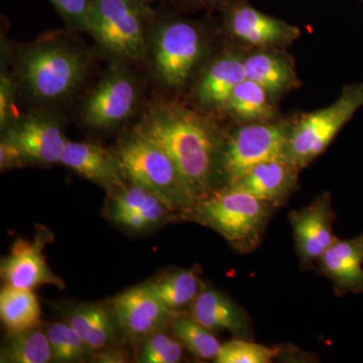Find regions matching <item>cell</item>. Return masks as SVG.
I'll return each mask as SVG.
<instances>
[{
  "mask_svg": "<svg viewBox=\"0 0 363 363\" xmlns=\"http://www.w3.org/2000/svg\"><path fill=\"white\" fill-rule=\"evenodd\" d=\"M135 133L171 157L197 201L214 192L220 147L213 124L205 117L182 105L162 102L150 107Z\"/></svg>",
  "mask_w": 363,
  "mask_h": 363,
  "instance_id": "1",
  "label": "cell"
},
{
  "mask_svg": "<svg viewBox=\"0 0 363 363\" xmlns=\"http://www.w3.org/2000/svg\"><path fill=\"white\" fill-rule=\"evenodd\" d=\"M272 206L227 186L196 202L192 208L199 221L220 233L238 252L247 253L259 247Z\"/></svg>",
  "mask_w": 363,
  "mask_h": 363,
  "instance_id": "2",
  "label": "cell"
},
{
  "mask_svg": "<svg viewBox=\"0 0 363 363\" xmlns=\"http://www.w3.org/2000/svg\"><path fill=\"white\" fill-rule=\"evenodd\" d=\"M21 74L26 89L43 102L61 101L77 89L87 71L82 52L62 42H44L23 52Z\"/></svg>",
  "mask_w": 363,
  "mask_h": 363,
  "instance_id": "3",
  "label": "cell"
},
{
  "mask_svg": "<svg viewBox=\"0 0 363 363\" xmlns=\"http://www.w3.org/2000/svg\"><path fill=\"white\" fill-rule=\"evenodd\" d=\"M116 155L128 180L149 189L171 209L190 210L197 202L180 169L156 143L135 133Z\"/></svg>",
  "mask_w": 363,
  "mask_h": 363,
  "instance_id": "4",
  "label": "cell"
},
{
  "mask_svg": "<svg viewBox=\"0 0 363 363\" xmlns=\"http://www.w3.org/2000/svg\"><path fill=\"white\" fill-rule=\"evenodd\" d=\"M363 106V83L344 87L336 101L298 119L288 131L286 156L298 169L322 154Z\"/></svg>",
  "mask_w": 363,
  "mask_h": 363,
  "instance_id": "5",
  "label": "cell"
},
{
  "mask_svg": "<svg viewBox=\"0 0 363 363\" xmlns=\"http://www.w3.org/2000/svg\"><path fill=\"white\" fill-rule=\"evenodd\" d=\"M88 33L116 58L136 61L145 55V26L138 0H90Z\"/></svg>",
  "mask_w": 363,
  "mask_h": 363,
  "instance_id": "6",
  "label": "cell"
},
{
  "mask_svg": "<svg viewBox=\"0 0 363 363\" xmlns=\"http://www.w3.org/2000/svg\"><path fill=\"white\" fill-rule=\"evenodd\" d=\"M288 130L279 124L252 123L238 128L226 143L222 168L228 185L262 162L286 156Z\"/></svg>",
  "mask_w": 363,
  "mask_h": 363,
  "instance_id": "7",
  "label": "cell"
},
{
  "mask_svg": "<svg viewBox=\"0 0 363 363\" xmlns=\"http://www.w3.org/2000/svg\"><path fill=\"white\" fill-rule=\"evenodd\" d=\"M204 52L199 28L187 21H172L160 28L155 39L154 61L164 84L179 87L194 70Z\"/></svg>",
  "mask_w": 363,
  "mask_h": 363,
  "instance_id": "8",
  "label": "cell"
},
{
  "mask_svg": "<svg viewBox=\"0 0 363 363\" xmlns=\"http://www.w3.org/2000/svg\"><path fill=\"white\" fill-rule=\"evenodd\" d=\"M138 100V86L130 74L112 71L90 93L83 105V119L97 130L116 128L130 118Z\"/></svg>",
  "mask_w": 363,
  "mask_h": 363,
  "instance_id": "9",
  "label": "cell"
},
{
  "mask_svg": "<svg viewBox=\"0 0 363 363\" xmlns=\"http://www.w3.org/2000/svg\"><path fill=\"white\" fill-rule=\"evenodd\" d=\"M334 219L335 213L332 209L330 194L327 192L317 197L309 206L290 212L289 220L303 269L319 262L338 240L333 233Z\"/></svg>",
  "mask_w": 363,
  "mask_h": 363,
  "instance_id": "10",
  "label": "cell"
},
{
  "mask_svg": "<svg viewBox=\"0 0 363 363\" xmlns=\"http://www.w3.org/2000/svg\"><path fill=\"white\" fill-rule=\"evenodd\" d=\"M4 138L20 150L26 162L45 164L61 162L68 143L58 119L45 112L25 117L9 128Z\"/></svg>",
  "mask_w": 363,
  "mask_h": 363,
  "instance_id": "11",
  "label": "cell"
},
{
  "mask_svg": "<svg viewBox=\"0 0 363 363\" xmlns=\"http://www.w3.org/2000/svg\"><path fill=\"white\" fill-rule=\"evenodd\" d=\"M116 323L133 339H145L171 323L174 317L150 284L133 286L113 301Z\"/></svg>",
  "mask_w": 363,
  "mask_h": 363,
  "instance_id": "12",
  "label": "cell"
},
{
  "mask_svg": "<svg viewBox=\"0 0 363 363\" xmlns=\"http://www.w3.org/2000/svg\"><path fill=\"white\" fill-rule=\"evenodd\" d=\"M60 164L107 190H118L128 179L117 155L91 143H67Z\"/></svg>",
  "mask_w": 363,
  "mask_h": 363,
  "instance_id": "13",
  "label": "cell"
},
{
  "mask_svg": "<svg viewBox=\"0 0 363 363\" xmlns=\"http://www.w3.org/2000/svg\"><path fill=\"white\" fill-rule=\"evenodd\" d=\"M228 26L236 39L260 49L286 47L301 35L296 26L247 6L233 9Z\"/></svg>",
  "mask_w": 363,
  "mask_h": 363,
  "instance_id": "14",
  "label": "cell"
},
{
  "mask_svg": "<svg viewBox=\"0 0 363 363\" xmlns=\"http://www.w3.org/2000/svg\"><path fill=\"white\" fill-rule=\"evenodd\" d=\"M298 171L288 156L279 157L253 167L228 186L279 206L296 190Z\"/></svg>",
  "mask_w": 363,
  "mask_h": 363,
  "instance_id": "15",
  "label": "cell"
},
{
  "mask_svg": "<svg viewBox=\"0 0 363 363\" xmlns=\"http://www.w3.org/2000/svg\"><path fill=\"white\" fill-rule=\"evenodd\" d=\"M319 271L333 281L335 293H363V233L337 240L318 262Z\"/></svg>",
  "mask_w": 363,
  "mask_h": 363,
  "instance_id": "16",
  "label": "cell"
},
{
  "mask_svg": "<svg viewBox=\"0 0 363 363\" xmlns=\"http://www.w3.org/2000/svg\"><path fill=\"white\" fill-rule=\"evenodd\" d=\"M191 316L211 332L229 331L247 337L252 331L247 313L220 291L203 285L191 304Z\"/></svg>",
  "mask_w": 363,
  "mask_h": 363,
  "instance_id": "17",
  "label": "cell"
},
{
  "mask_svg": "<svg viewBox=\"0 0 363 363\" xmlns=\"http://www.w3.org/2000/svg\"><path fill=\"white\" fill-rule=\"evenodd\" d=\"M1 274L7 285L26 290L43 285L63 286L48 267L39 245L25 240L13 243L9 257L2 262Z\"/></svg>",
  "mask_w": 363,
  "mask_h": 363,
  "instance_id": "18",
  "label": "cell"
},
{
  "mask_svg": "<svg viewBox=\"0 0 363 363\" xmlns=\"http://www.w3.org/2000/svg\"><path fill=\"white\" fill-rule=\"evenodd\" d=\"M247 79L245 59L225 55L213 62L203 74L196 89L198 99L208 106L225 107L234 89Z\"/></svg>",
  "mask_w": 363,
  "mask_h": 363,
  "instance_id": "19",
  "label": "cell"
},
{
  "mask_svg": "<svg viewBox=\"0 0 363 363\" xmlns=\"http://www.w3.org/2000/svg\"><path fill=\"white\" fill-rule=\"evenodd\" d=\"M247 79L264 87L269 96L293 89L298 81L297 74L288 57L274 49H264L245 58Z\"/></svg>",
  "mask_w": 363,
  "mask_h": 363,
  "instance_id": "20",
  "label": "cell"
},
{
  "mask_svg": "<svg viewBox=\"0 0 363 363\" xmlns=\"http://www.w3.org/2000/svg\"><path fill=\"white\" fill-rule=\"evenodd\" d=\"M113 315L101 305H81L69 315V324L92 350L111 345L116 336Z\"/></svg>",
  "mask_w": 363,
  "mask_h": 363,
  "instance_id": "21",
  "label": "cell"
},
{
  "mask_svg": "<svg viewBox=\"0 0 363 363\" xmlns=\"http://www.w3.org/2000/svg\"><path fill=\"white\" fill-rule=\"evenodd\" d=\"M0 317L11 332L37 328L40 308L32 290L7 285L0 293Z\"/></svg>",
  "mask_w": 363,
  "mask_h": 363,
  "instance_id": "22",
  "label": "cell"
},
{
  "mask_svg": "<svg viewBox=\"0 0 363 363\" xmlns=\"http://www.w3.org/2000/svg\"><path fill=\"white\" fill-rule=\"evenodd\" d=\"M271 98L264 87L245 79L234 89L224 108L242 121L262 123L274 114Z\"/></svg>",
  "mask_w": 363,
  "mask_h": 363,
  "instance_id": "23",
  "label": "cell"
},
{
  "mask_svg": "<svg viewBox=\"0 0 363 363\" xmlns=\"http://www.w3.org/2000/svg\"><path fill=\"white\" fill-rule=\"evenodd\" d=\"M149 284L160 300L173 312L192 304L203 286L196 272L191 269L169 272Z\"/></svg>",
  "mask_w": 363,
  "mask_h": 363,
  "instance_id": "24",
  "label": "cell"
},
{
  "mask_svg": "<svg viewBox=\"0 0 363 363\" xmlns=\"http://www.w3.org/2000/svg\"><path fill=\"white\" fill-rule=\"evenodd\" d=\"M2 362L48 363L52 359L51 344L47 333L37 330L11 332L6 348L2 351Z\"/></svg>",
  "mask_w": 363,
  "mask_h": 363,
  "instance_id": "25",
  "label": "cell"
},
{
  "mask_svg": "<svg viewBox=\"0 0 363 363\" xmlns=\"http://www.w3.org/2000/svg\"><path fill=\"white\" fill-rule=\"evenodd\" d=\"M169 209L155 193L133 182L117 190L112 204V211L140 212L150 226L161 222Z\"/></svg>",
  "mask_w": 363,
  "mask_h": 363,
  "instance_id": "26",
  "label": "cell"
},
{
  "mask_svg": "<svg viewBox=\"0 0 363 363\" xmlns=\"http://www.w3.org/2000/svg\"><path fill=\"white\" fill-rule=\"evenodd\" d=\"M169 325L173 335L196 357L208 360L215 359L218 355L221 344L215 337L213 332L196 321L192 316H174Z\"/></svg>",
  "mask_w": 363,
  "mask_h": 363,
  "instance_id": "27",
  "label": "cell"
},
{
  "mask_svg": "<svg viewBox=\"0 0 363 363\" xmlns=\"http://www.w3.org/2000/svg\"><path fill=\"white\" fill-rule=\"evenodd\" d=\"M52 359L60 362H85L91 348L69 323H54L48 327Z\"/></svg>",
  "mask_w": 363,
  "mask_h": 363,
  "instance_id": "28",
  "label": "cell"
},
{
  "mask_svg": "<svg viewBox=\"0 0 363 363\" xmlns=\"http://www.w3.org/2000/svg\"><path fill=\"white\" fill-rule=\"evenodd\" d=\"M279 348L267 347L245 339H233L221 345L217 363H269L278 357Z\"/></svg>",
  "mask_w": 363,
  "mask_h": 363,
  "instance_id": "29",
  "label": "cell"
},
{
  "mask_svg": "<svg viewBox=\"0 0 363 363\" xmlns=\"http://www.w3.org/2000/svg\"><path fill=\"white\" fill-rule=\"evenodd\" d=\"M184 347L178 339L171 337L162 331L145 339L140 362L143 363H177L181 362Z\"/></svg>",
  "mask_w": 363,
  "mask_h": 363,
  "instance_id": "30",
  "label": "cell"
},
{
  "mask_svg": "<svg viewBox=\"0 0 363 363\" xmlns=\"http://www.w3.org/2000/svg\"><path fill=\"white\" fill-rule=\"evenodd\" d=\"M52 6L78 30H89L90 0H50Z\"/></svg>",
  "mask_w": 363,
  "mask_h": 363,
  "instance_id": "31",
  "label": "cell"
},
{
  "mask_svg": "<svg viewBox=\"0 0 363 363\" xmlns=\"http://www.w3.org/2000/svg\"><path fill=\"white\" fill-rule=\"evenodd\" d=\"M0 82V123L2 128H7L13 116V83L7 78L6 74H2Z\"/></svg>",
  "mask_w": 363,
  "mask_h": 363,
  "instance_id": "32",
  "label": "cell"
},
{
  "mask_svg": "<svg viewBox=\"0 0 363 363\" xmlns=\"http://www.w3.org/2000/svg\"><path fill=\"white\" fill-rule=\"evenodd\" d=\"M23 162H26V160L23 159L20 150L16 149L13 143L2 138L0 143V166L2 171L23 164Z\"/></svg>",
  "mask_w": 363,
  "mask_h": 363,
  "instance_id": "33",
  "label": "cell"
},
{
  "mask_svg": "<svg viewBox=\"0 0 363 363\" xmlns=\"http://www.w3.org/2000/svg\"><path fill=\"white\" fill-rule=\"evenodd\" d=\"M112 218L117 223L128 227L135 230H142V229L150 227L145 217L140 212L136 211H112Z\"/></svg>",
  "mask_w": 363,
  "mask_h": 363,
  "instance_id": "34",
  "label": "cell"
}]
</instances>
